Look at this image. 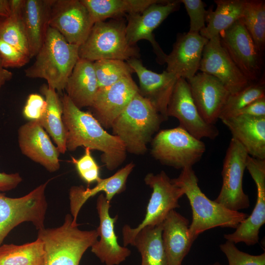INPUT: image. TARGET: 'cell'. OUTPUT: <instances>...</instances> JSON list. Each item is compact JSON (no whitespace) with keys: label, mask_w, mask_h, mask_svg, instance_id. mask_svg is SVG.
<instances>
[{"label":"cell","mask_w":265,"mask_h":265,"mask_svg":"<svg viewBox=\"0 0 265 265\" xmlns=\"http://www.w3.org/2000/svg\"><path fill=\"white\" fill-rule=\"evenodd\" d=\"M62 119L66 131V149L71 152L83 146L102 152L101 159L106 168L112 171L126 158L122 141L107 132L91 113L78 108L65 93L61 99Z\"/></svg>","instance_id":"6da1fadb"},{"label":"cell","mask_w":265,"mask_h":265,"mask_svg":"<svg viewBox=\"0 0 265 265\" xmlns=\"http://www.w3.org/2000/svg\"><path fill=\"white\" fill-rule=\"evenodd\" d=\"M187 197L192 212L189 233L194 241L203 232L221 227L236 229L248 215L230 210L208 198L198 186V179L192 167L182 169L179 176L171 179Z\"/></svg>","instance_id":"7a4b0ae2"},{"label":"cell","mask_w":265,"mask_h":265,"mask_svg":"<svg viewBox=\"0 0 265 265\" xmlns=\"http://www.w3.org/2000/svg\"><path fill=\"white\" fill-rule=\"evenodd\" d=\"M79 48V46L70 44L57 30L49 26L34 62L25 70V76L45 79L49 87L61 92L80 58Z\"/></svg>","instance_id":"3957f363"},{"label":"cell","mask_w":265,"mask_h":265,"mask_svg":"<svg viewBox=\"0 0 265 265\" xmlns=\"http://www.w3.org/2000/svg\"><path fill=\"white\" fill-rule=\"evenodd\" d=\"M165 119L152 103L137 92L112 124L113 134L123 143L127 152L137 155L147 151V145Z\"/></svg>","instance_id":"277c9868"},{"label":"cell","mask_w":265,"mask_h":265,"mask_svg":"<svg viewBox=\"0 0 265 265\" xmlns=\"http://www.w3.org/2000/svg\"><path fill=\"white\" fill-rule=\"evenodd\" d=\"M78 225L73 223L71 214H68L61 226L38 230L37 238L44 246V265H79L98 235L96 230H81Z\"/></svg>","instance_id":"5b68a950"},{"label":"cell","mask_w":265,"mask_h":265,"mask_svg":"<svg viewBox=\"0 0 265 265\" xmlns=\"http://www.w3.org/2000/svg\"><path fill=\"white\" fill-rule=\"evenodd\" d=\"M126 26V23L123 19L95 23L85 41L79 46V58L91 62L138 58L139 49L128 43Z\"/></svg>","instance_id":"8992f818"},{"label":"cell","mask_w":265,"mask_h":265,"mask_svg":"<svg viewBox=\"0 0 265 265\" xmlns=\"http://www.w3.org/2000/svg\"><path fill=\"white\" fill-rule=\"evenodd\" d=\"M205 151L201 140L180 126L159 131L151 141L152 156L161 164L176 169L192 167Z\"/></svg>","instance_id":"52a82bcc"},{"label":"cell","mask_w":265,"mask_h":265,"mask_svg":"<svg viewBox=\"0 0 265 265\" xmlns=\"http://www.w3.org/2000/svg\"><path fill=\"white\" fill-rule=\"evenodd\" d=\"M145 184L152 189L144 219L135 228L125 225L122 228L124 246L131 245L135 235L147 226L161 224L169 212L180 207L178 201L184 195L183 189L173 183L166 173L147 174Z\"/></svg>","instance_id":"ba28073f"},{"label":"cell","mask_w":265,"mask_h":265,"mask_svg":"<svg viewBox=\"0 0 265 265\" xmlns=\"http://www.w3.org/2000/svg\"><path fill=\"white\" fill-rule=\"evenodd\" d=\"M248 156L242 146L232 138L223 160L221 189L214 200L231 211H239L250 206L248 196L242 187Z\"/></svg>","instance_id":"9c48e42d"},{"label":"cell","mask_w":265,"mask_h":265,"mask_svg":"<svg viewBox=\"0 0 265 265\" xmlns=\"http://www.w3.org/2000/svg\"><path fill=\"white\" fill-rule=\"evenodd\" d=\"M221 45L250 82L257 81L263 67V53L240 20L219 34Z\"/></svg>","instance_id":"30bf717a"},{"label":"cell","mask_w":265,"mask_h":265,"mask_svg":"<svg viewBox=\"0 0 265 265\" xmlns=\"http://www.w3.org/2000/svg\"><path fill=\"white\" fill-rule=\"evenodd\" d=\"M167 117L176 118L179 126L198 139H215L219 131L214 125L207 123L200 115L192 99L187 81L178 79L166 109Z\"/></svg>","instance_id":"8fae6325"},{"label":"cell","mask_w":265,"mask_h":265,"mask_svg":"<svg viewBox=\"0 0 265 265\" xmlns=\"http://www.w3.org/2000/svg\"><path fill=\"white\" fill-rule=\"evenodd\" d=\"M180 0H166L151 4L143 11L128 14L126 23L127 40L135 46L140 40L149 41L157 55L159 63H165L167 54L162 50L153 34L154 30L172 13L177 10Z\"/></svg>","instance_id":"7c38bea8"},{"label":"cell","mask_w":265,"mask_h":265,"mask_svg":"<svg viewBox=\"0 0 265 265\" xmlns=\"http://www.w3.org/2000/svg\"><path fill=\"white\" fill-rule=\"evenodd\" d=\"M80 0H52L49 25L70 44L80 46L94 25Z\"/></svg>","instance_id":"4fadbf2b"},{"label":"cell","mask_w":265,"mask_h":265,"mask_svg":"<svg viewBox=\"0 0 265 265\" xmlns=\"http://www.w3.org/2000/svg\"><path fill=\"white\" fill-rule=\"evenodd\" d=\"M246 168L257 187L256 204L251 214L239 224L234 232L224 235V238L235 244L242 242L252 245L258 242L260 229L265 223V159L248 156Z\"/></svg>","instance_id":"5bb4252c"},{"label":"cell","mask_w":265,"mask_h":265,"mask_svg":"<svg viewBox=\"0 0 265 265\" xmlns=\"http://www.w3.org/2000/svg\"><path fill=\"white\" fill-rule=\"evenodd\" d=\"M199 70L217 78L230 94L238 92L252 82L245 77L222 47L219 35L208 40L203 49Z\"/></svg>","instance_id":"9a60e30c"},{"label":"cell","mask_w":265,"mask_h":265,"mask_svg":"<svg viewBox=\"0 0 265 265\" xmlns=\"http://www.w3.org/2000/svg\"><path fill=\"white\" fill-rule=\"evenodd\" d=\"M138 87L131 76L124 78L107 87L99 88L92 105V114L106 129L123 111Z\"/></svg>","instance_id":"2e32d148"},{"label":"cell","mask_w":265,"mask_h":265,"mask_svg":"<svg viewBox=\"0 0 265 265\" xmlns=\"http://www.w3.org/2000/svg\"><path fill=\"white\" fill-rule=\"evenodd\" d=\"M110 202L101 193L96 201V209L99 217V226L97 229L98 237L91 246V252L106 265H119L131 255L126 246L120 245L114 231V224L118 215L112 217L109 214Z\"/></svg>","instance_id":"e0dca14e"},{"label":"cell","mask_w":265,"mask_h":265,"mask_svg":"<svg viewBox=\"0 0 265 265\" xmlns=\"http://www.w3.org/2000/svg\"><path fill=\"white\" fill-rule=\"evenodd\" d=\"M194 103L202 118L214 125L230 93L217 78L200 72L186 80Z\"/></svg>","instance_id":"ac0fdd59"},{"label":"cell","mask_w":265,"mask_h":265,"mask_svg":"<svg viewBox=\"0 0 265 265\" xmlns=\"http://www.w3.org/2000/svg\"><path fill=\"white\" fill-rule=\"evenodd\" d=\"M18 141L23 154L54 172L60 168L59 152L48 134L37 121H29L18 130Z\"/></svg>","instance_id":"d6986e66"},{"label":"cell","mask_w":265,"mask_h":265,"mask_svg":"<svg viewBox=\"0 0 265 265\" xmlns=\"http://www.w3.org/2000/svg\"><path fill=\"white\" fill-rule=\"evenodd\" d=\"M208 41L200 33L179 34L172 51L165 58V70L179 78L186 80L192 78L199 69L203 49Z\"/></svg>","instance_id":"ffe728a7"},{"label":"cell","mask_w":265,"mask_h":265,"mask_svg":"<svg viewBox=\"0 0 265 265\" xmlns=\"http://www.w3.org/2000/svg\"><path fill=\"white\" fill-rule=\"evenodd\" d=\"M138 78L139 93L148 100L165 120L167 105L178 78L164 71L161 73L152 71L144 67L137 58L127 61Z\"/></svg>","instance_id":"44dd1931"},{"label":"cell","mask_w":265,"mask_h":265,"mask_svg":"<svg viewBox=\"0 0 265 265\" xmlns=\"http://www.w3.org/2000/svg\"><path fill=\"white\" fill-rule=\"evenodd\" d=\"M221 121L249 156L265 159V117L240 114Z\"/></svg>","instance_id":"7402d4cb"},{"label":"cell","mask_w":265,"mask_h":265,"mask_svg":"<svg viewBox=\"0 0 265 265\" xmlns=\"http://www.w3.org/2000/svg\"><path fill=\"white\" fill-rule=\"evenodd\" d=\"M188 220L171 211L162 223V239L168 265H181L194 240L189 233Z\"/></svg>","instance_id":"603a6c76"},{"label":"cell","mask_w":265,"mask_h":265,"mask_svg":"<svg viewBox=\"0 0 265 265\" xmlns=\"http://www.w3.org/2000/svg\"><path fill=\"white\" fill-rule=\"evenodd\" d=\"M134 167V164L132 162L127 164L109 177L101 178L91 188H85L82 186H72L69 191V199L73 223L78 224L77 220L80 211L90 197L104 192L107 200L110 202L115 195L124 191L128 178Z\"/></svg>","instance_id":"cb8c5ba5"},{"label":"cell","mask_w":265,"mask_h":265,"mask_svg":"<svg viewBox=\"0 0 265 265\" xmlns=\"http://www.w3.org/2000/svg\"><path fill=\"white\" fill-rule=\"evenodd\" d=\"M52 2V0H25L21 18L30 59L37 54L46 38Z\"/></svg>","instance_id":"d4e9b609"},{"label":"cell","mask_w":265,"mask_h":265,"mask_svg":"<svg viewBox=\"0 0 265 265\" xmlns=\"http://www.w3.org/2000/svg\"><path fill=\"white\" fill-rule=\"evenodd\" d=\"M66 95L79 108L90 107L99 90L93 62L79 58L68 78Z\"/></svg>","instance_id":"484cf974"},{"label":"cell","mask_w":265,"mask_h":265,"mask_svg":"<svg viewBox=\"0 0 265 265\" xmlns=\"http://www.w3.org/2000/svg\"><path fill=\"white\" fill-rule=\"evenodd\" d=\"M47 103L46 111L37 121L52 137L61 154H65L66 149V131L63 119V107L61 99L55 89L44 84L40 89Z\"/></svg>","instance_id":"4316f807"},{"label":"cell","mask_w":265,"mask_h":265,"mask_svg":"<svg viewBox=\"0 0 265 265\" xmlns=\"http://www.w3.org/2000/svg\"><path fill=\"white\" fill-rule=\"evenodd\" d=\"M34 212L33 201L28 195L10 198L0 193V246L16 226L24 222H31Z\"/></svg>","instance_id":"83f0119b"},{"label":"cell","mask_w":265,"mask_h":265,"mask_svg":"<svg viewBox=\"0 0 265 265\" xmlns=\"http://www.w3.org/2000/svg\"><path fill=\"white\" fill-rule=\"evenodd\" d=\"M245 0H215L216 6L208 10L205 27L200 34L209 40L231 26L241 18Z\"/></svg>","instance_id":"f1b7e54d"},{"label":"cell","mask_w":265,"mask_h":265,"mask_svg":"<svg viewBox=\"0 0 265 265\" xmlns=\"http://www.w3.org/2000/svg\"><path fill=\"white\" fill-rule=\"evenodd\" d=\"M163 0H80L95 24L107 18L143 11Z\"/></svg>","instance_id":"f546056e"},{"label":"cell","mask_w":265,"mask_h":265,"mask_svg":"<svg viewBox=\"0 0 265 265\" xmlns=\"http://www.w3.org/2000/svg\"><path fill=\"white\" fill-rule=\"evenodd\" d=\"M162 223L145 227L135 235L131 245L140 253L141 265H168L162 239Z\"/></svg>","instance_id":"4dcf8cb0"},{"label":"cell","mask_w":265,"mask_h":265,"mask_svg":"<svg viewBox=\"0 0 265 265\" xmlns=\"http://www.w3.org/2000/svg\"><path fill=\"white\" fill-rule=\"evenodd\" d=\"M45 252L42 240L18 245L0 246V265H44Z\"/></svg>","instance_id":"1f68e13d"},{"label":"cell","mask_w":265,"mask_h":265,"mask_svg":"<svg viewBox=\"0 0 265 265\" xmlns=\"http://www.w3.org/2000/svg\"><path fill=\"white\" fill-rule=\"evenodd\" d=\"M252 38L258 50L265 48V2L263 0H245L239 19Z\"/></svg>","instance_id":"d6a6232c"},{"label":"cell","mask_w":265,"mask_h":265,"mask_svg":"<svg viewBox=\"0 0 265 265\" xmlns=\"http://www.w3.org/2000/svg\"><path fill=\"white\" fill-rule=\"evenodd\" d=\"M265 97V84L263 78L251 82L238 92L230 94L219 116V119L237 115L238 113L253 101Z\"/></svg>","instance_id":"836d02e7"},{"label":"cell","mask_w":265,"mask_h":265,"mask_svg":"<svg viewBox=\"0 0 265 265\" xmlns=\"http://www.w3.org/2000/svg\"><path fill=\"white\" fill-rule=\"evenodd\" d=\"M22 12V10L11 12L9 16L0 17V40L29 57L27 39L21 18Z\"/></svg>","instance_id":"e575fe53"},{"label":"cell","mask_w":265,"mask_h":265,"mask_svg":"<svg viewBox=\"0 0 265 265\" xmlns=\"http://www.w3.org/2000/svg\"><path fill=\"white\" fill-rule=\"evenodd\" d=\"M93 66L99 88L110 86L134 73L127 62L117 59L97 60L93 62Z\"/></svg>","instance_id":"d590c367"},{"label":"cell","mask_w":265,"mask_h":265,"mask_svg":"<svg viewBox=\"0 0 265 265\" xmlns=\"http://www.w3.org/2000/svg\"><path fill=\"white\" fill-rule=\"evenodd\" d=\"M220 249L224 253L229 265H265V253L252 255L238 250L235 244L227 240L220 245Z\"/></svg>","instance_id":"8d00e7d4"},{"label":"cell","mask_w":265,"mask_h":265,"mask_svg":"<svg viewBox=\"0 0 265 265\" xmlns=\"http://www.w3.org/2000/svg\"><path fill=\"white\" fill-rule=\"evenodd\" d=\"M88 148H85L83 155L79 159L71 157V160L81 177L88 185L98 182L100 177V168L92 157Z\"/></svg>","instance_id":"74e56055"},{"label":"cell","mask_w":265,"mask_h":265,"mask_svg":"<svg viewBox=\"0 0 265 265\" xmlns=\"http://www.w3.org/2000/svg\"><path fill=\"white\" fill-rule=\"evenodd\" d=\"M190 18V33H200L206 26L208 10L204 2L201 0H181Z\"/></svg>","instance_id":"f35d334b"},{"label":"cell","mask_w":265,"mask_h":265,"mask_svg":"<svg viewBox=\"0 0 265 265\" xmlns=\"http://www.w3.org/2000/svg\"><path fill=\"white\" fill-rule=\"evenodd\" d=\"M30 59L26 54L0 40V60L4 68H20L28 63Z\"/></svg>","instance_id":"ab89813d"},{"label":"cell","mask_w":265,"mask_h":265,"mask_svg":"<svg viewBox=\"0 0 265 265\" xmlns=\"http://www.w3.org/2000/svg\"><path fill=\"white\" fill-rule=\"evenodd\" d=\"M47 107V103L39 94H30L23 109L24 116L30 121H39L43 116Z\"/></svg>","instance_id":"60d3db41"},{"label":"cell","mask_w":265,"mask_h":265,"mask_svg":"<svg viewBox=\"0 0 265 265\" xmlns=\"http://www.w3.org/2000/svg\"><path fill=\"white\" fill-rule=\"evenodd\" d=\"M240 114L254 117H265V97L258 99L247 105L237 115Z\"/></svg>","instance_id":"b9f144b4"},{"label":"cell","mask_w":265,"mask_h":265,"mask_svg":"<svg viewBox=\"0 0 265 265\" xmlns=\"http://www.w3.org/2000/svg\"><path fill=\"white\" fill-rule=\"evenodd\" d=\"M22 181V178L18 173L7 174L0 172V193L16 188Z\"/></svg>","instance_id":"7bdbcfd3"},{"label":"cell","mask_w":265,"mask_h":265,"mask_svg":"<svg viewBox=\"0 0 265 265\" xmlns=\"http://www.w3.org/2000/svg\"><path fill=\"white\" fill-rule=\"evenodd\" d=\"M13 77V74L4 68L0 60V89L5 83L9 81Z\"/></svg>","instance_id":"ee69618b"},{"label":"cell","mask_w":265,"mask_h":265,"mask_svg":"<svg viewBox=\"0 0 265 265\" xmlns=\"http://www.w3.org/2000/svg\"><path fill=\"white\" fill-rule=\"evenodd\" d=\"M10 15L9 0H0V17Z\"/></svg>","instance_id":"f6af8a7d"},{"label":"cell","mask_w":265,"mask_h":265,"mask_svg":"<svg viewBox=\"0 0 265 265\" xmlns=\"http://www.w3.org/2000/svg\"><path fill=\"white\" fill-rule=\"evenodd\" d=\"M223 265L221 264H220L218 262H215L212 264H210V265Z\"/></svg>","instance_id":"bcb514c9"},{"label":"cell","mask_w":265,"mask_h":265,"mask_svg":"<svg viewBox=\"0 0 265 265\" xmlns=\"http://www.w3.org/2000/svg\"></svg>","instance_id":"7dc6e473"},{"label":"cell","mask_w":265,"mask_h":265,"mask_svg":"<svg viewBox=\"0 0 265 265\" xmlns=\"http://www.w3.org/2000/svg\"></svg>","instance_id":"c3c4849f"}]
</instances>
